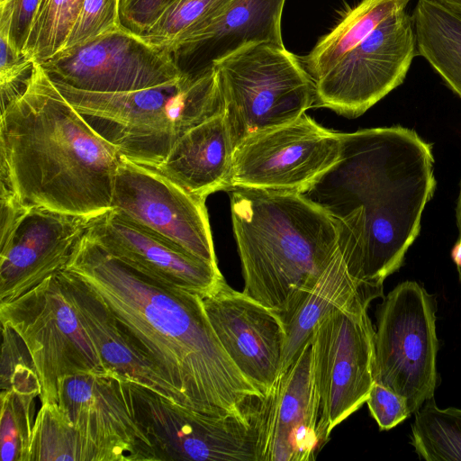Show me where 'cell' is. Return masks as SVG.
<instances>
[{
  "mask_svg": "<svg viewBox=\"0 0 461 461\" xmlns=\"http://www.w3.org/2000/svg\"><path fill=\"white\" fill-rule=\"evenodd\" d=\"M339 133L338 161L300 194L336 221L352 275L383 289L418 237L434 194L432 147L402 126Z\"/></svg>",
  "mask_w": 461,
  "mask_h": 461,
  "instance_id": "6da1fadb",
  "label": "cell"
},
{
  "mask_svg": "<svg viewBox=\"0 0 461 461\" xmlns=\"http://www.w3.org/2000/svg\"><path fill=\"white\" fill-rule=\"evenodd\" d=\"M65 268L111 310L185 406L216 417L250 418L263 393L222 348L200 295L158 285L111 256L86 233Z\"/></svg>",
  "mask_w": 461,
  "mask_h": 461,
  "instance_id": "7a4b0ae2",
  "label": "cell"
},
{
  "mask_svg": "<svg viewBox=\"0 0 461 461\" xmlns=\"http://www.w3.org/2000/svg\"><path fill=\"white\" fill-rule=\"evenodd\" d=\"M120 155L38 62L24 89L1 107L0 194L23 209L107 212Z\"/></svg>",
  "mask_w": 461,
  "mask_h": 461,
  "instance_id": "3957f363",
  "label": "cell"
},
{
  "mask_svg": "<svg viewBox=\"0 0 461 461\" xmlns=\"http://www.w3.org/2000/svg\"><path fill=\"white\" fill-rule=\"evenodd\" d=\"M228 191L243 293L285 317L339 249L337 222L298 192Z\"/></svg>",
  "mask_w": 461,
  "mask_h": 461,
  "instance_id": "277c9868",
  "label": "cell"
},
{
  "mask_svg": "<svg viewBox=\"0 0 461 461\" xmlns=\"http://www.w3.org/2000/svg\"><path fill=\"white\" fill-rule=\"evenodd\" d=\"M54 85L104 138L131 160L155 167L189 129L224 112L213 68L197 77L126 92Z\"/></svg>",
  "mask_w": 461,
  "mask_h": 461,
  "instance_id": "5b68a950",
  "label": "cell"
},
{
  "mask_svg": "<svg viewBox=\"0 0 461 461\" xmlns=\"http://www.w3.org/2000/svg\"><path fill=\"white\" fill-rule=\"evenodd\" d=\"M235 149L246 139L302 116L315 104V84L284 44L245 45L213 64Z\"/></svg>",
  "mask_w": 461,
  "mask_h": 461,
  "instance_id": "8992f818",
  "label": "cell"
},
{
  "mask_svg": "<svg viewBox=\"0 0 461 461\" xmlns=\"http://www.w3.org/2000/svg\"><path fill=\"white\" fill-rule=\"evenodd\" d=\"M59 272L16 298L0 301L1 324L20 337L31 357L41 403L57 402L63 377L105 371Z\"/></svg>",
  "mask_w": 461,
  "mask_h": 461,
  "instance_id": "52a82bcc",
  "label": "cell"
},
{
  "mask_svg": "<svg viewBox=\"0 0 461 461\" xmlns=\"http://www.w3.org/2000/svg\"><path fill=\"white\" fill-rule=\"evenodd\" d=\"M436 300L415 281L396 285L376 311L374 380L405 402L411 414L438 384Z\"/></svg>",
  "mask_w": 461,
  "mask_h": 461,
  "instance_id": "ba28073f",
  "label": "cell"
},
{
  "mask_svg": "<svg viewBox=\"0 0 461 461\" xmlns=\"http://www.w3.org/2000/svg\"><path fill=\"white\" fill-rule=\"evenodd\" d=\"M377 297L361 294L325 315L311 336L319 428L326 442L336 426L366 403L375 382V330L367 310Z\"/></svg>",
  "mask_w": 461,
  "mask_h": 461,
  "instance_id": "9c48e42d",
  "label": "cell"
},
{
  "mask_svg": "<svg viewBox=\"0 0 461 461\" xmlns=\"http://www.w3.org/2000/svg\"><path fill=\"white\" fill-rule=\"evenodd\" d=\"M122 384L158 461H257L251 418L212 416L131 381Z\"/></svg>",
  "mask_w": 461,
  "mask_h": 461,
  "instance_id": "30bf717a",
  "label": "cell"
},
{
  "mask_svg": "<svg viewBox=\"0 0 461 461\" xmlns=\"http://www.w3.org/2000/svg\"><path fill=\"white\" fill-rule=\"evenodd\" d=\"M416 56L412 16L398 12L314 80L315 104L357 117L403 83Z\"/></svg>",
  "mask_w": 461,
  "mask_h": 461,
  "instance_id": "8fae6325",
  "label": "cell"
},
{
  "mask_svg": "<svg viewBox=\"0 0 461 461\" xmlns=\"http://www.w3.org/2000/svg\"><path fill=\"white\" fill-rule=\"evenodd\" d=\"M40 64L52 81L93 92L146 89L184 75L169 50L122 25Z\"/></svg>",
  "mask_w": 461,
  "mask_h": 461,
  "instance_id": "7c38bea8",
  "label": "cell"
},
{
  "mask_svg": "<svg viewBox=\"0 0 461 461\" xmlns=\"http://www.w3.org/2000/svg\"><path fill=\"white\" fill-rule=\"evenodd\" d=\"M340 150V133L303 113L236 147L230 188L300 193L338 161Z\"/></svg>",
  "mask_w": 461,
  "mask_h": 461,
  "instance_id": "4fadbf2b",
  "label": "cell"
},
{
  "mask_svg": "<svg viewBox=\"0 0 461 461\" xmlns=\"http://www.w3.org/2000/svg\"><path fill=\"white\" fill-rule=\"evenodd\" d=\"M205 200L190 194L158 169L120 155L112 209L217 265Z\"/></svg>",
  "mask_w": 461,
  "mask_h": 461,
  "instance_id": "5bb4252c",
  "label": "cell"
},
{
  "mask_svg": "<svg viewBox=\"0 0 461 461\" xmlns=\"http://www.w3.org/2000/svg\"><path fill=\"white\" fill-rule=\"evenodd\" d=\"M310 340L279 373L251 415L257 461H312L327 443L320 423Z\"/></svg>",
  "mask_w": 461,
  "mask_h": 461,
  "instance_id": "9a60e30c",
  "label": "cell"
},
{
  "mask_svg": "<svg viewBox=\"0 0 461 461\" xmlns=\"http://www.w3.org/2000/svg\"><path fill=\"white\" fill-rule=\"evenodd\" d=\"M122 380L108 371L63 377L57 403L95 447L100 461H158L134 417Z\"/></svg>",
  "mask_w": 461,
  "mask_h": 461,
  "instance_id": "2e32d148",
  "label": "cell"
},
{
  "mask_svg": "<svg viewBox=\"0 0 461 461\" xmlns=\"http://www.w3.org/2000/svg\"><path fill=\"white\" fill-rule=\"evenodd\" d=\"M86 233L111 256L169 290L202 296L224 279L218 265L113 209L94 217Z\"/></svg>",
  "mask_w": 461,
  "mask_h": 461,
  "instance_id": "e0dca14e",
  "label": "cell"
},
{
  "mask_svg": "<svg viewBox=\"0 0 461 461\" xmlns=\"http://www.w3.org/2000/svg\"><path fill=\"white\" fill-rule=\"evenodd\" d=\"M209 322L238 369L263 393L277 377L285 331L279 315L225 280L201 296Z\"/></svg>",
  "mask_w": 461,
  "mask_h": 461,
  "instance_id": "ac0fdd59",
  "label": "cell"
},
{
  "mask_svg": "<svg viewBox=\"0 0 461 461\" xmlns=\"http://www.w3.org/2000/svg\"><path fill=\"white\" fill-rule=\"evenodd\" d=\"M93 218L27 209L0 240V301L16 298L64 269Z\"/></svg>",
  "mask_w": 461,
  "mask_h": 461,
  "instance_id": "d6986e66",
  "label": "cell"
},
{
  "mask_svg": "<svg viewBox=\"0 0 461 461\" xmlns=\"http://www.w3.org/2000/svg\"><path fill=\"white\" fill-rule=\"evenodd\" d=\"M285 0H232L167 50L185 75L197 77L241 47L255 42L284 44L281 17Z\"/></svg>",
  "mask_w": 461,
  "mask_h": 461,
  "instance_id": "ffe728a7",
  "label": "cell"
},
{
  "mask_svg": "<svg viewBox=\"0 0 461 461\" xmlns=\"http://www.w3.org/2000/svg\"><path fill=\"white\" fill-rule=\"evenodd\" d=\"M59 276L105 371L185 405L180 394L87 284L66 268Z\"/></svg>",
  "mask_w": 461,
  "mask_h": 461,
  "instance_id": "44dd1931",
  "label": "cell"
},
{
  "mask_svg": "<svg viewBox=\"0 0 461 461\" xmlns=\"http://www.w3.org/2000/svg\"><path fill=\"white\" fill-rule=\"evenodd\" d=\"M235 145L224 112L185 131L154 168L201 198L231 187Z\"/></svg>",
  "mask_w": 461,
  "mask_h": 461,
  "instance_id": "7402d4cb",
  "label": "cell"
},
{
  "mask_svg": "<svg viewBox=\"0 0 461 461\" xmlns=\"http://www.w3.org/2000/svg\"><path fill=\"white\" fill-rule=\"evenodd\" d=\"M2 334L1 460L26 461L41 384L20 337L10 329Z\"/></svg>",
  "mask_w": 461,
  "mask_h": 461,
  "instance_id": "603a6c76",
  "label": "cell"
},
{
  "mask_svg": "<svg viewBox=\"0 0 461 461\" xmlns=\"http://www.w3.org/2000/svg\"><path fill=\"white\" fill-rule=\"evenodd\" d=\"M366 293L384 298L383 289L365 285L352 275L339 247L298 306L287 316L280 318L285 331V345L279 373L294 362L310 340L316 324L325 315Z\"/></svg>",
  "mask_w": 461,
  "mask_h": 461,
  "instance_id": "cb8c5ba5",
  "label": "cell"
},
{
  "mask_svg": "<svg viewBox=\"0 0 461 461\" xmlns=\"http://www.w3.org/2000/svg\"><path fill=\"white\" fill-rule=\"evenodd\" d=\"M411 16L418 56L461 98V16L434 0H418Z\"/></svg>",
  "mask_w": 461,
  "mask_h": 461,
  "instance_id": "d4e9b609",
  "label": "cell"
},
{
  "mask_svg": "<svg viewBox=\"0 0 461 461\" xmlns=\"http://www.w3.org/2000/svg\"><path fill=\"white\" fill-rule=\"evenodd\" d=\"M411 0H362L321 38L303 63L313 81L393 14L406 10Z\"/></svg>",
  "mask_w": 461,
  "mask_h": 461,
  "instance_id": "484cf974",
  "label": "cell"
},
{
  "mask_svg": "<svg viewBox=\"0 0 461 461\" xmlns=\"http://www.w3.org/2000/svg\"><path fill=\"white\" fill-rule=\"evenodd\" d=\"M100 461L95 447L68 419L57 402L41 403L26 461Z\"/></svg>",
  "mask_w": 461,
  "mask_h": 461,
  "instance_id": "4316f807",
  "label": "cell"
},
{
  "mask_svg": "<svg viewBox=\"0 0 461 461\" xmlns=\"http://www.w3.org/2000/svg\"><path fill=\"white\" fill-rule=\"evenodd\" d=\"M411 445L426 461H461V410L438 408L434 397L415 413Z\"/></svg>",
  "mask_w": 461,
  "mask_h": 461,
  "instance_id": "83f0119b",
  "label": "cell"
},
{
  "mask_svg": "<svg viewBox=\"0 0 461 461\" xmlns=\"http://www.w3.org/2000/svg\"><path fill=\"white\" fill-rule=\"evenodd\" d=\"M84 0H40L23 53L42 63L62 50Z\"/></svg>",
  "mask_w": 461,
  "mask_h": 461,
  "instance_id": "f1b7e54d",
  "label": "cell"
},
{
  "mask_svg": "<svg viewBox=\"0 0 461 461\" xmlns=\"http://www.w3.org/2000/svg\"><path fill=\"white\" fill-rule=\"evenodd\" d=\"M232 0H173L141 36L169 48L201 23L216 15Z\"/></svg>",
  "mask_w": 461,
  "mask_h": 461,
  "instance_id": "f546056e",
  "label": "cell"
},
{
  "mask_svg": "<svg viewBox=\"0 0 461 461\" xmlns=\"http://www.w3.org/2000/svg\"><path fill=\"white\" fill-rule=\"evenodd\" d=\"M119 26V0H84L62 50L86 44Z\"/></svg>",
  "mask_w": 461,
  "mask_h": 461,
  "instance_id": "4dcf8cb0",
  "label": "cell"
},
{
  "mask_svg": "<svg viewBox=\"0 0 461 461\" xmlns=\"http://www.w3.org/2000/svg\"><path fill=\"white\" fill-rule=\"evenodd\" d=\"M40 0H5L0 3V37L23 53Z\"/></svg>",
  "mask_w": 461,
  "mask_h": 461,
  "instance_id": "1f68e13d",
  "label": "cell"
},
{
  "mask_svg": "<svg viewBox=\"0 0 461 461\" xmlns=\"http://www.w3.org/2000/svg\"><path fill=\"white\" fill-rule=\"evenodd\" d=\"M1 107L18 95L30 78L35 61L24 53L14 51L7 41L0 37Z\"/></svg>",
  "mask_w": 461,
  "mask_h": 461,
  "instance_id": "d6a6232c",
  "label": "cell"
},
{
  "mask_svg": "<svg viewBox=\"0 0 461 461\" xmlns=\"http://www.w3.org/2000/svg\"><path fill=\"white\" fill-rule=\"evenodd\" d=\"M366 403L381 430L397 426L411 415L406 402L377 382H374Z\"/></svg>",
  "mask_w": 461,
  "mask_h": 461,
  "instance_id": "836d02e7",
  "label": "cell"
},
{
  "mask_svg": "<svg viewBox=\"0 0 461 461\" xmlns=\"http://www.w3.org/2000/svg\"><path fill=\"white\" fill-rule=\"evenodd\" d=\"M173 0H119L121 25L143 34Z\"/></svg>",
  "mask_w": 461,
  "mask_h": 461,
  "instance_id": "e575fe53",
  "label": "cell"
},
{
  "mask_svg": "<svg viewBox=\"0 0 461 461\" xmlns=\"http://www.w3.org/2000/svg\"><path fill=\"white\" fill-rule=\"evenodd\" d=\"M447 10L461 16V0H434Z\"/></svg>",
  "mask_w": 461,
  "mask_h": 461,
  "instance_id": "d590c367",
  "label": "cell"
},
{
  "mask_svg": "<svg viewBox=\"0 0 461 461\" xmlns=\"http://www.w3.org/2000/svg\"><path fill=\"white\" fill-rule=\"evenodd\" d=\"M456 212V223H457L458 232H459L457 241L461 242V185H460V192H459V195H458Z\"/></svg>",
  "mask_w": 461,
  "mask_h": 461,
  "instance_id": "8d00e7d4",
  "label": "cell"
},
{
  "mask_svg": "<svg viewBox=\"0 0 461 461\" xmlns=\"http://www.w3.org/2000/svg\"><path fill=\"white\" fill-rule=\"evenodd\" d=\"M5 0H0V3L4 2Z\"/></svg>",
  "mask_w": 461,
  "mask_h": 461,
  "instance_id": "74e56055",
  "label": "cell"
}]
</instances>
